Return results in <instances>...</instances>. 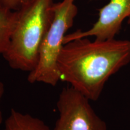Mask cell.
<instances>
[{"mask_svg":"<svg viewBox=\"0 0 130 130\" xmlns=\"http://www.w3.org/2000/svg\"><path fill=\"white\" fill-rule=\"evenodd\" d=\"M90 101L71 86L63 88L57 102L58 118L52 130H107Z\"/></svg>","mask_w":130,"mask_h":130,"instance_id":"obj_4","label":"cell"},{"mask_svg":"<svg viewBox=\"0 0 130 130\" xmlns=\"http://www.w3.org/2000/svg\"><path fill=\"white\" fill-rule=\"evenodd\" d=\"M75 0H63L54 4V17L40 47L35 69L29 72L28 82L43 83L55 86L61 79L57 61L67 31L73 25L78 13Z\"/></svg>","mask_w":130,"mask_h":130,"instance_id":"obj_3","label":"cell"},{"mask_svg":"<svg viewBox=\"0 0 130 130\" xmlns=\"http://www.w3.org/2000/svg\"><path fill=\"white\" fill-rule=\"evenodd\" d=\"M2 130H51L39 118L12 108Z\"/></svg>","mask_w":130,"mask_h":130,"instance_id":"obj_6","label":"cell"},{"mask_svg":"<svg viewBox=\"0 0 130 130\" xmlns=\"http://www.w3.org/2000/svg\"><path fill=\"white\" fill-rule=\"evenodd\" d=\"M18 19V11L11 10L0 4V54L6 51Z\"/></svg>","mask_w":130,"mask_h":130,"instance_id":"obj_7","label":"cell"},{"mask_svg":"<svg viewBox=\"0 0 130 130\" xmlns=\"http://www.w3.org/2000/svg\"><path fill=\"white\" fill-rule=\"evenodd\" d=\"M54 0H32L18 11L10 41L3 54L11 68L30 72L54 17Z\"/></svg>","mask_w":130,"mask_h":130,"instance_id":"obj_2","label":"cell"},{"mask_svg":"<svg viewBox=\"0 0 130 130\" xmlns=\"http://www.w3.org/2000/svg\"><path fill=\"white\" fill-rule=\"evenodd\" d=\"M129 62L130 40L83 37L63 45L57 66L61 79L95 101L110 78Z\"/></svg>","mask_w":130,"mask_h":130,"instance_id":"obj_1","label":"cell"},{"mask_svg":"<svg viewBox=\"0 0 130 130\" xmlns=\"http://www.w3.org/2000/svg\"><path fill=\"white\" fill-rule=\"evenodd\" d=\"M32 0H0V4L13 11H18Z\"/></svg>","mask_w":130,"mask_h":130,"instance_id":"obj_8","label":"cell"},{"mask_svg":"<svg viewBox=\"0 0 130 130\" xmlns=\"http://www.w3.org/2000/svg\"><path fill=\"white\" fill-rule=\"evenodd\" d=\"M5 92V87L4 84L3 82L0 81V104H1V101L2 100L3 95L4 94ZM3 113L1 109V105H0V125L3 123Z\"/></svg>","mask_w":130,"mask_h":130,"instance_id":"obj_9","label":"cell"},{"mask_svg":"<svg viewBox=\"0 0 130 130\" xmlns=\"http://www.w3.org/2000/svg\"><path fill=\"white\" fill-rule=\"evenodd\" d=\"M126 19L130 24V0H109L108 4L99 10L98 19L90 28L66 35L63 44L83 37H94L98 40L115 39Z\"/></svg>","mask_w":130,"mask_h":130,"instance_id":"obj_5","label":"cell"}]
</instances>
